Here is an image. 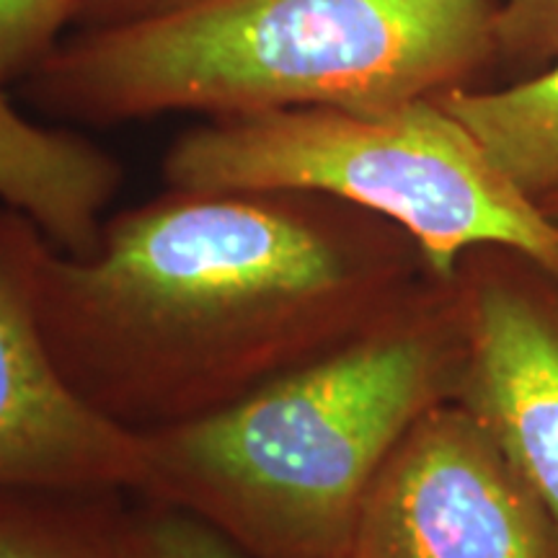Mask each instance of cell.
<instances>
[{
    "mask_svg": "<svg viewBox=\"0 0 558 558\" xmlns=\"http://www.w3.org/2000/svg\"><path fill=\"white\" fill-rule=\"evenodd\" d=\"M393 222L300 190H166L52 251L41 326L75 393L130 435L218 414L367 331L416 288Z\"/></svg>",
    "mask_w": 558,
    "mask_h": 558,
    "instance_id": "1",
    "label": "cell"
},
{
    "mask_svg": "<svg viewBox=\"0 0 558 558\" xmlns=\"http://www.w3.org/2000/svg\"><path fill=\"white\" fill-rule=\"evenodd\" d=\"M497 0H186L68 34L21 94L90 128L393 107L469 86L497 62Z\"/></svg>",
    "mask_w": 558,
    "mask_h": 558,
    "instance_id": "2",
    "label": "cell"
},
{
    "mask_svg": "<svg viewBox=\"0 0 558 558\" xmlns=\"http://www.w3.org/2000/svg\"><path fill=\"white\" fill-rule=\"evenodd\" d=\"M456 282L427 277L367 331L218 414L143 435L140 499L248 558H344L369 484L424 411L458 399Z\"/></svg>",
    "mask_w": 558,
    "mask_h": 558,
    "instance_id": "3",
    "label": "cell"
},
{
    "mask_svg": "<svg viewBox=\"0 0 558 558\" xmlns=\"http://www.w3.org/2000/svg\"><path fill=\"white\" fill-rule=\"evenodd\" d=\"M160 171L169 190H300L367 209L414 241L439 282L471 251L501 248L558 284V220L435 96L218 117L181 132Z\"/></svg>",
    "mask_w": 558,
    "mask_h": 558,
    "instance_id": "4",
    "label": "cell"
},
{
    "mask_svg": "<svg viewBox=\"0 0 558 558\" xmlns=\"http://www.w3.org/2000/svg\"><path fill=\"white\" fill-rule=\"evenodd\" d=\"M344 558H558V525L484 424L442 401L369 484Z\"/></svg>",
    "mask_w": 558,
    "mask_h": 558,
    "instance_id": "5",
    "label": "cell"
},
{
    "mask_svg": "<svg viewBox=\"0 0 558 558\" xmlns=\"http://www.w3.org/2000/svg\"><path fill=\"white\" fill-rule=\"evenodd\" d=\"M54 246L0 202V488L143 492L140 435L75 393L41 326V279Z\"/></svg>",
    "mask_w": 558,
    "mask_h": 558,
    "instance_id": "6",
    "label": "cell"
},
{
    "mask_svg": "<svg viewBox=\"0 0 558 558\" xmlns=\"http://www.w3.org/2000/svg\"><path fill=\"white\" fill-rule=\"evenodd\" d=\"M497 248L471 251L456 282L463 365L458 399L484 424L558 525V284L509 275Z\"/></svg>",
    "mask_w": 558,
    "mask_h": 558,
    "instance_id": "7",
    "label": "cell"
},
{
    "mask_svg": "<svg viewBox=\"0 0 558 558\" xmlns=\"http://www.w3.org/2000/svg\"><path fill=\"white\" fill-rule=\"evenodd\" d=\"M124 186L120 158L70 128L37 124L0 83V202L29 218L60 254L86 259Z\"/></svg>",
    "mask_w": 558,
    "mask_h": 558,
    "instance_id": "8",
    "label": "cell"
},
{
    "mask_svg": "<svg viewBox=\"0 0 558 558\" xmlns=\"http://www.w3.org/2000/svg\"><path fill=\"white\" fill-rule=\"evenodd\" d=\"M0 558H153L122 488H0Z\"/></svg>",
    "mask_w": 558,
    "mask_h": 558,
    "instance_id": "9",
    "label": "cell"
},
{
    "mask_svg": "<svg viewBox=\"0 0 558 558\" xmlns=\"http://www.w3.org/2000/svg\"><path fill=\"white\" fill-rule=\"evenodd\" d=\"M435 99L522 192L533 199L558 192V58L509 86H460Z\"/></svg>",
    "mask_w": 558,
    "mask_h": 558,
    "instance_id": "10",
    "label": "cell"
},
{
    "mask_svg": "<svg viewBox=\"0 0 558 558\" xmlns=\"http://www.w3.org/2000/svg\"><path fill=\"white\" fill-rule=\"evenodd\" d=\"M73 26L70 0H0V83H21Z\"/></svg>",
    "mask_w": 558,
    "mask_h": 558,
    "instance_id": "11",
    "label": "cell"
},
{
    "mask_svg": "<svg viewBox=\"0 0 558 558\" xmlns=\"http://www.w3.org/2000/svg\"><path fill=\"white\" fill-rule=\"evenodd\" d=\"M497 62L541 70L558 58V0H497Z\"/></svg>",
    "mask_w": 558,
    "mask_h": 558,
    "instance_id": "12",
    "label": "cell"
},
{
    "mask_svg": "<svg viewBox=\"0 0 558 558\" xmlns=\"http://www.w3.org/2000/svg\"><path fill=\"white\" fill-rule=\"evenodd\" d=\"M140 501L153 558H248L207 522L181 509Z\"/></svg>",
    "mask_w": 558,
    "mask_h": 558,
    "instance_id": "13",
    "label": "cell"
},
{
    "mask_svg": "<svg viewBox=\"0 0 558 558\" xmlns=\"http://www.w3.org/2000/svg\"><path fill=\"white\" fill-rule=\"evenodd\" d=\"M181 3L186 0H70V11L78 29H96V26H117L158 16Z\"/></svg>",
    "mask_w": 558,
    "mask_h": 558,
    "instance_id": "14",
    "label": "cell"
},
{
    "mask_svg": "<svg viewBox=\"0 0 558 558\" xmlns=\"http://www.w3.org/2000/svg\"><path fill=\"white\" fill-rule=\"evenodd\" d=\"M538 202H541V207L546 209V213L550 215V218L558 220V192L548 194V197H543V199H538Z\"/></svg>",
    "mask_w": 558,
    "mask_h": 558,
    "instance_id": "15",
    "label": "cell"
}]
</instances>
